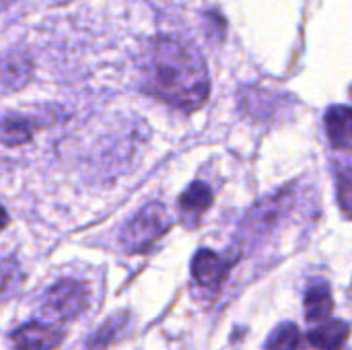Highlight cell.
<instances>
[{"instance_id":"cell-1","label":"cell","mask_w":352,"mask_h":350,"mask_svg":"<svg viewBox=\"0 0 352 350\" xmlns=\"http://www.w3.org/2000/svg\"><path fill=\"white\" fill-rule=\"evenodd\" d=\"M142 72L146 91L173 107L192 111L208 97V74L202 58L177 39H155Z\"/></svg>"},{"instance_id":"cell-2","label":"cell","mask_w":352,"mask_h":350,"mask_svg":"<svg viewBox=\"0 0 352 350\" xmlns=\"http://www.w3.org/2000/svg\"><path fill=\"white\" fill-rule=\"evenodd\" d=\"M91 291L82 281L62 278L45 291L41 299V314L54 324L72 322L87 311Z\"/></svg>"},{"instance_id":"cell-3","label":"cell","mask_w":352,"mask_h":350,"mask_svg":"<svg viewBox=\"0 0 352 350\" xmlns=\"http://www.w3.org/2000/svg\"><path fill=\"white\" fill-rule=\"evenodd\" d=\"M169 229L167 210L161 204H146L122 229L120 243L128 254H142L155 245Z\"/></svg>"},{"instance_id":"cell-4","label":"cell","mask_w":352,"mask_h":350,"mask_svg":"<svg viewBox=\"0 0 352 350\" xmlns=\"http://www.w3.org/2000/svg\"><path fill=\"white\" fill-rule=\"evenodd\" d=\"M66 332L52 324L27 322L10 334V344L14 350H58L64 342Z\"/></svg>"},{"instance_id":"cell-5","label":"cell","mask_w":352,"mask_h":350,"mask_svg":"<svg viewBox=\"0 0 352 350\" xmlns=\"http://www.w3.org/2000/svg\"><path fill=\"white\" fill-rule=\"evenodd\" d=\"M231 266L233 262L229 258L212 250H200L192 260V276L202 289H219L225 283Z\"/></svg>"},{"instance_id":"cell-6","label":"cell","mask_w":352,"mask_h":350,"mask_svg":"<svg viewBox=\"0 0 352 350\" xmlns=\"http://www.w3.org/2000/svg\"><path fill=\"white\" fill-rule=\"evenodd\" d=\"M303 311H305V320L309 324H322L332 318L334 299H332L330 285L326 281L318 278V281L309 283L305 297H303Z\"/></svg>"},{"instance_id":"cell-7","label":"cell","mask_w":352,"mask_h":350,"mask_svg":"<svg viewBox=\"0 0 352 350\" xmlns=\"http://www.w3.org/2000/svg\"><path fill=\"white\" fill-rule=\"evenodd\" d=\"M351 336V324L344 320H326L307 332V340L316 350H342Z\"/></svg>"},{"instance_id":"cell-8","label":"cell","mask_w":352,"mask_h":350,"mask_svg":"<svg viewBox=\"0 0 352 350\" xmlns=\"http://www.w3.org/2000/svg\"><path fill=\"white\" fill-rule=\"evenodd\" d=\"M326 132L336 149H352V107L334 105L326 113Z\"/></svg>"},{"instance_id":"cell-9","label":"cell","mask_w":352,"mask_h":350,"mask_svg":"<svg viewBox=\"0 0 352 350\" xmlns=\"http://www.w3.org/2000/svg\"><path fill=\"white\" fill-rule=\"evenodd\" d=\"M212 204V192L202 182H194L179 198V210L188 225H196Z\"/></svg>"},{"instance_id":"cell-10","label":"cell","mask_w":352,"mask_h":350,"mask_svg":"<svg viewBox=\"0 0 352 350\" xmlns=\"http://www.w3.org/2000/svg\"><path fill=\"white\" fill-rule=\"evenodd\" d=\"M130 328V314H118L111 316L109 320L103 322V326L93 332L87 340V350H105L107 347H111L113 342H118L120 338L126 336Z\"/></svg>"},{"instance_id":"cell-11","label":"cell","mask_w":352,"mask_h":350,"mask_svg":"<svg viewBox=\"0 0 352 350\" xmlns=\"http://www.w3.org/2000/svg\"><path fill=\"white\" fill-rule=\"evenodd\" d=\"M31 76V62L27 60L25 54H6L4 58V70H2V85L4 91H12L23 87Z\"/></svg>"},{"instance_id":"cell-12","label":"cell","mask_w":352,"mask_h":350,"mask_svg":"<svg viewBox=\"0 0 352 350\" xmlns=\"http://www.w3.org/2000/svg\"><path fill=\"white\" fill-rule=\"evenodd\" d=\"M299 338H301V332L297 324L285 322V324H278L270 332L264 350H299V342H301Z\"/></svg>"},{"instance_id":"cell-13","label":"cell","mask_w":352,"mask_h":350,"mask_svg":"<svg viewBox=\"0 0 352 350\" xmlns=\"http://www.w3.org/2000/svg\"><path fill=\"white\" fill-rule=\"evenodd\" d=\"M2 138L4 144H23L31 138V128L27 126V122L19 116H6L2 122Z\"/></svg>"},{"instance_id":"cell-14","label":"cell","mask_w":352,"mask_h":350,"mask_svg":"<svg viewBox=\"0 0 352 350\" xmlns=\"http://www.w3.org/2000/svg\"><path fill=\"white\" fill-rule=\"evenodd\" d=\"M336 182H338V202L346 217L352 219V163L338 165L336 169Z\"/></svg>"},{"instance_id":"cell-15","label":"cell","mask_w":352,"mask_h":350,"mask_svg":"<svg viewBox=\"0 0 352 350\" xmlns=\"http://www.w3.org/2000/svg\"><path fill=\"white\" fill-rule=\"evenodd\" d=\"M351 93H352V91H351Z\"/></svg>"}]
</instances>
